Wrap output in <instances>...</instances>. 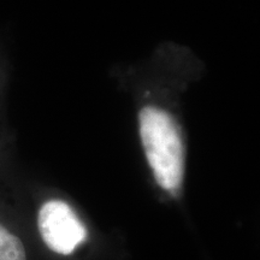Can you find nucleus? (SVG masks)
<instances>
[{
    "label": "nucleus",
    "instance_id": "nucleus-1",
    "mask_svg": "<svg viewBox=\"0 0 260 260\" xmlns=\"http://www.w3.org/2000/svg\"><path fill=\"white\" fill-rule=\"evenodd\" d=\"M140 135L157 183L177 193L184 175V148L176 122L164 110L146 106L140 112Z\"/></svg>",
    "mask_w": 260,
    "mask_h": 260
},
{
    "label": "nucleus",
    "instance_id": "nucleus-2",
    "mask_svg": "<svg viewBox=\"0 0 260 260\" xmlns=\"http://www.w3.org/2000/svg\"><path fill=\"white\" fill-rule=\"evenodd\" d=\"M39 230L45 243L53 252L71 254L86 239V228L64 201L51 200L39 212Z\"/></svg>",
    "mask_w": 260,
    "mask_h": 260
},
{
    "label": "nucleus",
    "instance_id": "nucleus-3",
    "mask_svg": "<svg viewBox=\"0 0 260 260\" xmlns=\"http://www.w3.org/2000/svg\"><path fill=\"white\" fill-rule=\"evenodd\" d=\"M0 260H27L24 247L17 236L0 224Z\"/></svg>",
    "mask_w": 260,
    "mask_h": 260
}]
</instances>
